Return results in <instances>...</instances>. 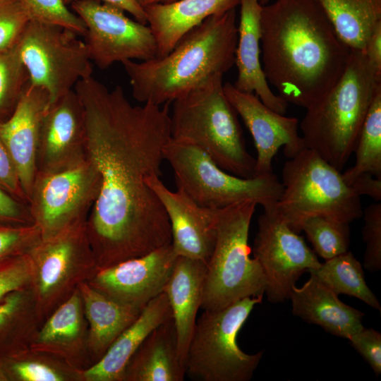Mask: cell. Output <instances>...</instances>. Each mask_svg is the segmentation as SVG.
<instances>
[{
	"instance_id": "7",
	"label": "cell",
	"mask_w": 381,
	"mask_h": 381,
	"mask_svg": "<svg viewBox=\"0 0 381 381\" xmlns=\"http://www.w3.org/2000/svg\"><path fill=\"white\" fill-rule=\"evenodd\" d=\"M256 204L245 202L217 209L216 240L206 265L201 308L217 310L237 301L263 294L265 277L250 257L249 229Z\"/></svg>"
},
{
	"instance_id": "25",
	"label": "cell",
	"mask_w": 381,
	"mask_h": 381,
	"mask_svg": "<svg viewBox=\"0 0 381 381\" xmlns=\"http://www.w3.org/2000/svg\"><path fill=\"white\" fill-rule=\"evenodd\" d=\"M94 348L103 355L138 317L144 307L118 302L86 284L80 285Z\"/></svg>"
},
{
	"instance_id": "46",
	"label": "cell",
	"mask_w": 381,
	"mask_h": 381,
	"mask_svg": "<svg viewBox=\"0 0 381 381\" xmlns=\"http://www.w3.org/2000/svg\"><path fill=\"white\" fill-rule=\"evenodd\" d=\"M270 2V0H260V3L262 6L266 5Z\"/></svg>"
},
{
	"instance_id": "42",
	"label": "cell",
	"mask_w": 381,
	"mask_h": 381,
	"mask_svg": "<svg viewBox=\"0 0 381 381\" xmlns=\"http://www.w3.org/2000/svg\"><path fill=\"white\" fill-rule=\"evenodd\" d=\"M363 52L373 67L381 73V22L373 29Z\"/></svg>"
},
{
	"instance_id": "13",
	"label": "cell",
	"mask_w": 381,
	"mask_h": 381,
	"mask_svg": "<svg viewBox=\"0 0 381 381\" xmlns=\"http://www.w3.org/2000/svg\"><path fill=\"white\" fill-rule=\"evenodd\" d=\"M273 209L264 210L258 219L253 252L265 277L264 294L269 301L279 303L289 299L301 276L321 262Z\"/></svg>"
},
{
	"instance_id": "40",
	"label": "cell",
	"mask_w": 381,
	"mask_h": 381,
	"mask_svg": "<svg viewBox=\"0 0 381 381\" xmlns=\"http://www.w3.org/2000/svg\"><path fill=\"white\" fill-rule=\"evenodd\" d=\"M0 186L14 198L28 204L16 168L0 140Z\"/></svg>"
},
{
	"instance_id": "22",
	"label": "cell",
	"mask_w": 381,
	"mask_h": 381,
	"mask_svg": "<svg viewBox=\"0 0 381 381\" xmlns=\"http://www.w3.org/2000/svg\"><path fill=\"white\" fill-rule=\"evenodd\" d=\"M206 265L200 260L178 256L163 291L171 309L179 355L184 365L197 313L201 308Z\"/></svg>"
},
{
	"instance_id": "9",
	"label": "cell",
	"mask_w": 381,
	"mask_h": 381,
	"mask_svg": "<svg viewBox=\"0 0 381 381\" xmlns=\"http://www.w3.org/2000/svg\"><path fill=\"white\" fill-rule=\"evenodd\" d=\"M164 159L171 165L177 189L207 209H222L253 202L272 210L279 200L282 184L273 172L245 179L220 168L200 148L170 139Z\"/></svg>"
},
{
	"instance_id": "30",
	"label": "cell",
	"mask_w": 381,
	"mask_h": 381,
	"mask_svg": "<svg viewBox=\"0 0 381 381\" xmlns=\"http://www.w3.org/2000/svg\"><path fill=\"white\" fill-rule=\"evenodd\" d=\"M315 252L328 260L349 250L350 244L349 224L321 216L306 219L301 224Z\"/></svg>"
},
{
	"instance_id": "18",
	"label": "cell",
	"mask_w": 381,
	"mask_h": 381,
	"mask_svg": "<svg viewBox=\"0 0 381 381\" xmlns=\"http://www.w3.org/2000/svg\"><path fill=\"white\" fill-rule=\"evenodd\" d=\"M50 97L30 82L12 114L0 123V140L8 151L28 198L36 175V155L43 116Z\"/></svg>"
},
{
	"instance_id": "39",
	"label": "cell",
	"mask_w": 381,
	"mask_h": 381,
	"mask_svg": "<svg viewBox=\"0 0 381 381\" xmlns=\"http://www.w3.org/2000/svg\"><path fill=\"white\" fill-rule=\"evenodd\" d=\"M0 224L10 225L33 224L28 204L14 198L1 186Z\"/></svg>"
},
{
	"instance_id": "38",
	"label": "cell",
	"mask_w": 381,
	"mask_h": 381,
	"mask_svg": "<svg viewBox=\"0 0 381 381\" xmlns=\"http://www.w3.org/2000/svg\"><path fill=\"white\" fill-rule=\"evenodd\" d=\"M10 363L0 361L2 368L6 375L10 372L12 375L25 381H61L63 380L56 371L50 367L37 362L20 361L5 358Z\"/></svg>"
},
{
	"instance_id": "6",
	"label": "cell",
	"mask_w": 381,
	"mask_h": 381,
	"mask_svg": "<svg viewBox=\"0 0 381 381\" xmlns=\"http://www.w3.org/2000/svg\"><path fill=\"white\" fill-rule=\"evenodd\" d=\"M282 175V191L273 210L296 233L310 217L349 224L363 216L361 197L314 150L305 147L288 159Z\"/></svg>"
},
{
	"instance_id": "29",
	"label": "cell",
	"mask_w": 381,
	"mask_h": 381,
	"mask_svg": "<svg viewBox=\"0 0 381 381\" xmlns=\"http://www.w3.org/2000/svg\"><path fill=\"white\" fill-rule=\"evenodd\" d=\"M29 76L21 60L18 43L0 51V123L13 112L29 83Z\"/></svg>"
},
{
	"instance_id": "37",
	"label": "cell",
	"mask_w": 381,
	"mask_h": 381,
	"mask_svg": "<svg viewBox=\"0 0 381 381\" xmlns=\"http://www.w3.org/2000/svg\"><path fill=\"white\" fill-rule=\"evenodd\" d=\"M348 339L378 376L381 373V334L373 328L363 327Z\"/></svg>"
},
{
	"instance_id": "20",
	"label": "cell",
	"mask_w": 381,
	"mask_h": 381,
	"mask_svg": "<svg viewBox=\"0 0 381 381\" xmlns=\"http://www.w3.org/2000/svg\"><path fill=\"white\" fill-rule=\"evenodd\" d=\"M289 299L293 315L334 336L348 339L364 327V313L341 301L313 274L302 286L292 288Z\"/></svg>"
},
{
	"instance_id": "11",
	"label": "cell",
	"mask_w": 381,
	"mask_h": 381,
	"mask_svg": "<svg viewBox=\"0 0 381 381\" xmlns=\"http://www.w3.org/2000/svg\"><path fill=\"white\" fill-rule=\"evenodd\" d=\"M99 189V174L89 159L62 171L37 173L28 205L42 238L87 221Z\"/></svg>"
},
{
	"instance_id": "32",
	"label": "cell",
	"mask_w": 381,
	"mask_h": 381,
	"mask_svg": "<svg viewBox=\"0 0 381 381\" xmlns=\"http://www.w3.org/2000/svg\"><path fill=\"white\" fill-rule=\"evenodd\" d=\"M80 301L73 295L49 319L40 334L42 341H54L75 337L80 329Z\"/></svg>"
},
{
	"instance_id": "10",
	"label": "cell",
	"mask_w": 381,
	"mask_h": 381,
	"mask_svg": "<svg viewBox=\"0 0 381 381\" xmlns=\"http://www.w3.org/2000/svg\"><path fill=\"white\" fill-rule=\"evenodd\" d=\"M78 35L60 26L30 20L18 42L30 83L45 90L50 102L92 75L86 45Z\"/></svg>"
},
{
	"instance_id": "45",
	"label": "cell",
	"mask_w": 381,
	"mask_h": 381,
	"mask_svg": "<svg viewBox=\"0 0 381 381\" xmlns=\"http://www.w3.org/2000/svg\"><path fill=\"white\" fill-rule=\"evenodd\" d=\"M8 378H7V376L2 368V365L0 363V381H4V380H7Z\"/></svg>"
},
{
	"instance_id": "34",
	"label": "cell",
	"mask_w": 381,
	"mask_h": 381,
	"mask_svg": "<svg viewBox=\"0 0 381 381\" xmlns=\"http://www.w3.org/2000/svg\"><path fill=\"white\" fill-rule=\"evenodd\" d=\"M363 267L369 272L378 271L381 269V202L369 205L363 210Z\"/></svg>"
},
{
	"instance_id": "5",
	"label": "cell",
	"mask_w": 381,
	"mask_h": 381,
	"mask_svg": "<svg viewBox=\"0 0 381 381\" xmlns=\"http://www.w3.org/2000/svg\"><path fill=\"white\" fill-rule=\"evenodd\" d=\"M215 75L176 99L170 114L171 139L195 146L224 171L256 176L255 158L246 150L238 114Z\"/></svg>"
},
{
	"instance_id": "44",
	"label": "cell",
	"mask_w": 381,
	"mask_h": 381,
	"mask_svg": "<svg viewBox=\"0 0 381 381\" xmlns=\"http://www.w3.org/2000/svg\"><path fill=\"white\" fill-rule=\"evenodd\" d=\"M143 8L154 4H171L178 0H135Z\"/></svg>"
},
{
	"instance_id": "12",
	"label": "cell",
	"mask_w": 381,
	"mask_h": 381,
	"mask_svg": "<svg viewBox=\"0 0 381 381\" xmlns=\"http://www.w3.org/2000/svg\"><path fill=\"white\" fill-rule=\"evenodd\" d=\"M72 8L84 22L89 57L100 69L126 60L156 57L157 45L150 27L126 16L121 8L101 0H76Z\"/></svg>"
},
{
	"instance_id": "21",
	"label": "cell",
	"mask_w": 381,
	"mask_h": 381,
	"mask_svg": "<svg viewBox=\"0 0 381 381\" xmlns=\"http://www.w3.org/2000/svg\"><path fill=\"white\" fill-rule=\"evenodd\" d=\"M239 3L240 0H178L143 8L156 42V57L168 54L184 35L208 17L235 8Z\"/></svg>"
},
{
	"instance_id": "33",
	"label": "cell",
	"mask_w": 381,
	"mask_h": 381,
	"mask_svg": "<svg viewBox=\"0 0 381 381\" xmlns=\"http://www.w3.org/2000/svg\"><path fill=\"white\" fill-rule=\"evenodd\" d=\"M30 20L22 0H0V51L18 42Z\"/></svg>"
},
{
	"instance_id": "24",
	"label": "cell",
	"mask_w": 381,
	"mask_h": 381,
	"mask_svg": "<svg viewBox=\"0 0 381 381\" xmlns=\"http://www.w3.org/2000/svg\"><path fill=\"white\" fill-rule=\"evenodd\" d=\"M186 368L179 355L172 318L155 328L127 363L121 380L183 381Z\"/></svg>"
},
{
	"instance_id": "23",
	"label": "cell",
	"mask_w": 381,
	"mask_h": 381,
	"mask_svg": "<svg viewBox=\"0 0 381 381\" xmlns=\"http://www.w3.org/2000/svg\"><path fill=\"white\" fill-rule=\"evenodd\" d=\"M172 318L171 309L164 292L152 299L138 317L113 341L98 362L85 372L94 381L121 380L129 360L157 326Z\"/></svg>"
},
{
	"instance_id": "36",
	"label": "cell",
	"mask_w": 381,
	"mask_h": 381,
	"mask_svg": "<svg viewBox=\"0 0 381 381\" xmlns=\"http://www.w3.org/2000/svg\"><path fill=\"white\" fill-rule=\"evenodd\" d=\"M32 263L29 253L0 261V301L8 294L20 290L28 282Z\"/></svg>"
},
{
	"instance_id": "8",
	"label": "cell",
	"mask_w": 381,
	"mask_h": 381,
	"mask_svg": "<svg viewBox=\"0 0 381 381\" xmlns=\"http://www.w3.org/2000/svg\"><path fill=\"white\" fill-rule=\"evenodd\" d=\"M263 294L237 301L217 310H203L188 345L186 375L200 381H248L262 357L243 352L237 337Z\"/></svg>"
},
{
	"instance_id": "26",
	"label": "cell",
	"mask_w": 381,
	"mask_h": 381,
	"mask_svg": "<svg viewBox=\"0 0 381 381\" xmlns=\"http://www.w3.org/2000/svg\"><path fill=\"white\" fill-rule=\"evenodd\" d=\"M340 39L352 50L363 52L381 22V0H317Z\"/></svg>"
},
{
	"instance_id": "15",
	"label": "cell",
	"mask_w": 381,
	"mask_h": 381,
	"mask_svg": "<svg viewBox=\"0 0 381 381\" xmlns=\"http://www.w3.org/2000/svg\"><path fill=\"white\" fill-rule=\"evenodd\" d=\"M223 89L253 139L257 151L256 176L272 172V159L282 146L288 159L305 148L296 118L273 111L255 94L240 91L229 82L223 85Z\"/></svg>"
},
{
	"instance_id": "35",
	"label": "cell",
	"mask_w": 381,
	"mask_h": 381,
	"mask_svg": "<svg viewBox=\"0 0 381 381\" xmlns=\"http://www.w3.org/2000/svg\"><path fill=\"white\" fill-rule=\"evenodd\" d=\"M42 238L35 224L10 225L0 224V261L28 253Z\"/></svg>"
},
{
	"instance_id": "27",
	"label": "cell",
	"mask_w": 381,
	"mask_h": 381,
	"mask_svg": "<svg viewBox=\"0 0 381 381\" xmlns=\"http://www.w3.org/2000/svg\"><path fill=\"white\" fill-rule=\"evenodd\" d=\"M336 294L353 296L380 312L381 306L367 285L361 262L347 251L308 271Z\"/></svg>"
},
{
	"instance_id": "14",
	"label": "cell",
	"mask_w": 381,
	"mask_h": 381,
	"mask_svg": "<svg viewBox=\"0 0 381 381\" xmlns=\"http://www.w3.org/2000/svg\"><path fill=\"white\" fill-rule=\"evenodd\" d=\"M85 112L71 90L50 102L43 116L36 155V174H54L87 159Z\"/></svg>"
},
{
	"instance_id": "43",
	"label": "cell",
	"mask_w": 381,
	"mask_h": 381,
	"mask_svg": "<svg viewBox=\"0 0 381 381\" xmlns=\"http://www.w3.org/2000/svg\"><path fill=\"white\" fill-rule=\"evenodd\" d=\"M76 0H64L67 5ZM113 4L126 12L131 14L135 19L143 24L147 25L144 8L135 0H101Z\"/></svg>"
},
{
	"instance_id": "28",
	"label": "cell",
	"mask_w": 381,
	"mask_h": 381,
	"mask_svg": "<svg viewBox=\"0 0 381 381\" xmlns=\"http://www.w3.org/2000/svg\"><path fill=\"white\" fill-rule=\"evenodd\" d=\"M353 152L354 165L341 174L349 186L362 173H370L381 179V90L371 103Z\"/></svg>"
},
{
	"instance_id": "17",
	"label": "cell",
	"mask_w": 381,
	"mask_h": 381,
	"mask_svg": "<svg viewBox=\"0 0 381 381\" xmlns=\"http://www.w3.org/2000/svg\"><path fill=\"white\" fill-rule=\"evenodd\" d=\"M169 218L171 246L177 256L200 260L207 264L216 240L217 209H207L194 202L182 190H169L154 176L147 179Z\"/></svg>"
},
{
	"instance_id": "2",
	"label": "cell",
	"mask_w": 381,
	"mask_h": 381,
	"mask_svg": "<svg viewBox=\"0 0 381 381\" xmlns=\"http://www.w3.org/2000/svg\"><path fill=\"white\" fill-rule=\"evenodd\" d=\"M262 67L288 104L307 108L344 73L351 49L317 0H274L262 6Z\"/></svg>"
},
{
	"instance_id": "16",
	"label": "cell",
	"mask_w": 381,
	"mask_h": 381,
	"mask_svg": "<svg viewBox=\"0 0 381 381\" xmlns=\"http://www.w3.org/2000/svg\"><path fill=\"white\" fill-rule=\"evenodd\" d=\"M177 255L171 244L103 267L96 277L102 294L124 304L145 307L163 292Z\"/></svg>"
},
{
	"instance_id": "41",
	"label": "cell",
	"mask_w": 381,
	"mask_h": 381,
	"mask_svg": "<svg viewBox=\"0 0 381 381\" xmlns=\"http://www.w3.org/2000/svg\"><path fill=\"white\" fill-rule=\"evenodd\" d=\"M349 186L360 197L368 195L375 202L381 201V179L370 173L365 172L358 175Z\"/></svg>"
},
{
	"instance_id": "3",
	"label": "cell",
	"mask_w": 381,
	"mask_h": 381,
	"mask_svg": "<svg viewBox=\"0 0 381 381\" xmlns=\"http://www.w3.org/2000/svg\"><path fill=\"white\" fill-rule=\"evenodd\" d=\"M238 40L236 8L208 17L193 28L166 56L138 62H121L133 97L161 106L234 65Z\"/></svg>"
},
{
	"instance_id": "4",
	"label": "cell",
	"mask_w": 381,
	"mask_h": 381,
	"mask_svg": "<svg viewBox=\"0 0 381 381\" xmlns=\"http://www.w3.org/2000/svg\"><path fill=\"white\" fill-rule=\"evenodd\" d=\"M381 90V73L363 52L352 50L333 87L307 107L299 123L305 147L341 171L353 153L371 103Z\"/></svg>"
},
{
	"instance_id": "19",
	"label": "cell",
	"mask_w": 381,
	"mask_h": 381,
	"mask_svg": "<svg viewBox=\"0 0 381 381\" xmlns=\"http://www.w3.org/2000/svg\"><path fill=\"white\" fill-rule=\"evenodd\" d=\"M239 5L240 18L234 63L238 75L233 85L240 91L255 94L269 108L284 114L288 103L271 90L260 61L262 6L260 0H240Z\"/></svg>"
},
{
	"instance_id": "31",
	"label": "cell",
	"mask_w": 381,
	"mask_h": 381,
	"mask_svg": "<svg viewBox=\"0 0 381 381\" xmlns=\"http://www.w3.org/2000/svg\"><path fill=\"white\" fill-rule=\"evenodd\" d=\"M30 20L60 26L78 35H85L86 28L83 20L72 13L64 0H22Z\"/></svg>"
},
{
	"instance_id": "1",
	"label": "cell",
	"mask_w": 381,
	"mask_h": 381,
	"mask_svg": "<svg viewBox=\"0 0 381 381\" xmlns=\"http://www.w3.org/2000/svg\"><path fill=\"white\" fill-rule=\"evenodd\" d=\"M74 90L85 112L87 159L100 176L86 221L93 255L103 268L171 244L169 218L147 183L162 174L170 103L134 106L121 86L109 90L92 75Z\"/></svg>"
}]
</instances>
